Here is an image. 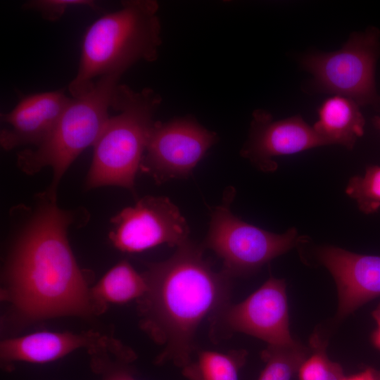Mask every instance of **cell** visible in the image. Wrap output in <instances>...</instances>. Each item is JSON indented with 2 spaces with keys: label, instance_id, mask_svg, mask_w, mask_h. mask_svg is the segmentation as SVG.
Here are the masks:
<instances>
[{
  "label": "cell",
  "instance_id": "obj_1",
  "mask_svg": "<svg viewBox=\"0 0 380 380\" xmlns=\"http://www.w3.org/2000/svg\"><path fill=\"white\" fill-rule=\"evenodd\" d=\"M19 208L24 218L4 266V298L26 320L91 315L86 275L68 239L80 212L60 208L45 191L33 206Z\"/></svg>",
  "mask_w": 380,
  "mask_h": 380
},
{
  "label": "cell",
  "instance_id": "obj_2",
  "mask_svg": "<svg viewBox=\"0 0 380 380\" xmlns=\"http://www.w3.org/2000/svg\"><path fill=\"white\" fill-rule=\"evenodd\" d=\"M204 250L188 239L167 260L148 263L143 273L148 287L137 300L139 323L163 347L156 364L186 365L201 323L229 303L232 277L213 270Z\"/></svg>",
  "mask_w": 380,
  "mask_h": 380
},
{
  "label": "cell",
  "instance_id": "obj_3",
  "mask_svg": "<svg viewBox=\"0 0 380 380\" xmlns=\"http://www.w3.org/2000/svg\"><path fill=\"white\" fill-rule=\"evenodd\" d=\"M158 9L155 1H124L120 10L103 15L87 28L78 71L68 86L73 98L89 91L96 76L122 74L140 60L157 58L161 44Z\"/></svg>",
  "mask_w": 380,
  "mask_h": 380
},
{
  "label": "cell",
  "instance_id": "obj_4",
  "mask_svg": "<svg viewBox=\"0 0 380 380\" xmlns=\"http://www.w3.org/2000/svg\"><path fill=\"white\" fill-rule=\"evenodd\" d=\"M161 101L150 89L135 91L118 85L110 116L94 146L87 189L116 186L135 194V179L155 123L153 114Z\"/></svg>",
  "mask_w": 380,
  "mask_h": 380
},
{
  "label": "cell",
  "instance_id": "obj_5",
  "mask_svg": "<svg viewBox=\"0 0 380 380\" xmlns=\"http://www.w3.org/2000/svg\"><path fill=\"white\" fill-rule=\"evenodd\" d=\"M122 75H103L89 91L72 97L49 137L35 148L18 153V167L27 175L46 167L52 169V180L45 191L51 198L57 200L58 185L70 165L100 136Z\"/></svg>",
  "mask_w": 380,
  "mask_h": 380
},
{
  "label": "cell",
  "instance_id": "obj_6",
  "mask_svg": "<svg viewBox=\"0 0 380 380\" xmlns=\"http://www.w3.org/2000/svg\"><path fill=\"white\" fill-rule=\"evenodd\" d=\"M234 196V189L227 190L222 203L213 209L202 243L222 259V270L230 277L250 274L305 241L295 228L274 234L241 220L229 209Z\"/></svg>",
  "mask_w": 380,
  "mask_h": 380
},
{
  "label": "cell",
  "instance_id": "obj_7",
  "mask_svg": "<svg viewBox=\"0 0 380 380\" xmlns=\"http://www.w3.org/2000/svg\"><path fill=\"white\" fill-rule=\"evenodd\" d=\"M380 54V31L374 27L353 32L343 47L305 56L303 68L314 76L320 91L341 95L360 106L380 105L375 69Z\"/></svg>",
  "mask_w": 380,
  "mask_h": 380
},
{
  "label": "cell",
  "instance_id": "obj_8",
  "mask_svg": "<svg viewBox=\"0 0 380 380\" xmlns=\"http://www.w3.org/2000/svg\"><path fill=\"white\" fill-rule=\"evenodd\" d=\"M210 320V336L215 341L239 332L260 338L270 346L297 343L289 331L285 281L272 276L244 300L227 304Z\"/></svg>",
  "mask_w": 380,
  "mask_h": 380
},
{
  "label": "cell",
  "instance_id": "obj_9",
  "mask_svg": "<svg viewBox=\"0 0 380 380\" xmlns=\"http://www.w3.org/2000/svg\"><path fill=\"white\" fill-rule=\"evenodd\" d=\"M217 141L215 132L189 118L155 122L139 170L159 184L186 178Z\"/></svg>",
  "mask_w": 380,
  "mask_h": 380
},
{
  "label": "cell",
  "instance_id": "obj_10",
  "mask_svg": "<svg viewBox=\"0 0 380 380\" xmlns=\"http://www.w3.org/2000/svg\"><path fill=\"white\" fill-rule=\"evenodd\" d=\"M110 221L109 239L122 252L139 253L161 244L177 247L189 239L185 218L165 196H144Z\"/></svg>",
  "mask_w": 380,
  "mask_h": 380
},
{
  "label": "cell",
  "instance_id": "obj_11",
  "mask_svg": "<svg viewBox=\"0 0 380 380\" xmlns=\"http://www.w3.org/2000/svg\"><path fill=\"white\" fill-rule=\"evenodd\" d=\"M253 117L249 138L241 154L262 171L277 169L274 157L329 145L300 115L273 121L268 112L258 109Z\"/></svg>",
  "mask_w": 380,
  "mask_h": 380
},
{
  "label": "cell",
  "instance_id": "obj_12",
  "mask_svg": "<svg viewBox=\"0 0 380 380\" xmlns=\"http://www.w3.org/2000/svg\"><path fill=\"white\" fill-rule=\"evenodd\" d=\"M317 256L336 281L338 318L380 296V255L357 254L327 246L319 248Z\"/></svg>",
  "mask_w": 380,
  "mask_h": 380
},
{
  "label": "cell",
  "instance_id": "obj_13",
  "mask_svg": "<svg viewBox=\"0 0 380 380\" xmlns=\"http://www.w3.org/2000/svg\"><path fill=\"white\" fill-rule=\"evenodd\" d=\"M71 99L63 89L32 94L22 98L8 113L1 114L6 125L0 144L6 151L42 144L51 134Z\"/></svg>",
  "mask_w": 380,
  "mask_h": 380
},
{
  "label": "cell",
  "instance_id": "obj_14",
  "mask_svg": "<svg viewBox=\"0 0 380 380\" xmlns=\"http://www.w3.org/2000/svg\"><path fill=\"white\" fill-rule=\"evenodd\" d=\"M101 336L94 332L39 331L1 341V360L43 364L57 360L74 350L90 348Z\"/></svg>",
  "mask_w": 380,
  "mask_h": 380
},
{
  "label": "cell",
  "instance_id": "obj_15",
  "mask_svg": "<svg viewBox=\"0 0 380 380\" xmlns=\"http://www.w3.org/2000/svg\"><path fill=\"white\" fill-rule=\"evenodd\" d=\"M317 113L318 120L312 127L329 145L340 144L352 150L365 133V118L351 99L334 95L322 103Z\"/></svg>",
  "mask_w": 380,
  "mask_h": 380
},
{
  "label": "cell",
  "instance_id": "obj_16",
  "mask_svg": "<svg viewBox=\"0 0 380 380\" xmlns=\"http://www.w3.org/2000/svg\"><path fill=\"white\" fill-rule=\"evenodd\" d=\"M147 287L144 274H139L124 260L110 269L90 289V293L95 310H100L107 303L123 304L138 300L145 294Z\"/></svg>",
  "mask_w": 380,
  "mask_h": 380
},
{
  "label": "cell",
  "instance_id": "obj_17",
  "mask_svg": "<svg viewBox=\"0 0 380 380\" xmlns=\"http://www.w3.org/2000/svg\"><path fill=\"white\" fill-rule=\"evenodd\" d=\"M248 353L243 349L226 353L201 350L182 368L187 380H239Z\"/></svg>",
  "mask_w": 380,
  "mask_h": 380
},
{
  "label": "cell",
  "instance_id": "obj_18",
  "mask_svg": "<svg viewBox=\"0 0 380 380\" xmlns=\"http://www.w3.org/2000/svg\"><path fill=\"white\" fill-rule=\"evenodd\" d=\"M89 353L92 370L101 380H138L129 366L133 353L116 342L101 336Z\"/></svg>",
  "mask_w": 380,
  "mask_h": 380
},
{
  "label": "cell",
  "instance_id": "obj_19",
  "mask_svg": "<svg viewBox=\"0 0 380 380\" xmlns=\"http://www.w3.org/2000/svg\"><path fill=\"white\" fill-rule=\"evenodd\" d=\"M309 353L298 342L290 346H267L261 354L265 365L258 380H292Z\"/></svg>",
  "mask_w": 380,
  "mask_h": 380
},
{
  "label": "cell",
  "instance_id": "obj_20",
  "mask_svg": "<svg viewBox=\"0 0 380 380\" xmlns=\"http://www.w3.org/2000/svg\"><path fill=\"white\" fill-rule=\"evenodd\" d=\"M310 343L312 353L300 366L299 380H343L346 376L341 366L327 355L326 342L314 334Z\"/></svg>",
  "mask_w": 380,
  "mask_h": 380
},
{
  "label": "cell",
  "instance_id": "obj_21",
  "mask_svg": "<svg viewBox=\"0 0 380 380\" xmlns=\"http://www.w3.org/2000/svg\"><path fill=\"white\" fill-rule=\"evenodd\" d=\"M345 191L356 201L361 212L365 214L376 212L380 208V165H370L364 175L352 177Z\"/></svg>",
  "mask_w": 380,
  "mask_h": 380
},
{
  "label": "cell",
  "instance_id": "obj_22",
  "mask_svg": "<svg viewBox=\"0 0 380 380\" xmlns=\"http://www.w3.org/2000/svg\"><path fill=\"white\" fill-rule=\"evenodd\" d=\"M88 6L98 8L94 1L90 0H32L23 4V8L39 12L48 21L58 20L65 11L71 7Z\"/></svg>",
  "mask_w": 380,
  "mask_h": 380
},
{
  "label": "cell",
  "instance_id": "obj_23",
  "mask_svg": "<svg viewBox=\"0 0 380 380\" xmlns=\"http://www.w3.org/2000/svg\"><path fill=\"white\" fill-rule=\"evenodd\" d=\"M372 315L377 324V328L372 334L371 339L373 345L380 350V303L372 312Z\"/></svg>",
  "mask_w": 380,
  "mask_h": 380
},
{
  "label": "cell",
  "instance_id": "obj_24",
  "mask_svg": "<svg viewBox=\"0 0 380 380\" xmlns=\"http://www.w3.org/2000/svg\"><path fill=\"white\" fill-rule=\"evenodd\" d=\"M343 380H376L375 370L367 368L363 372L349 377H345Z\"/></svg>",
  "mask_w": 380,
  "mask_h": 380
},
{
  "label": "cell",
  "instance_id": "obj_25",
  "mask_svg": "<svg viewBox=\"0 0 380 380\" xmlns=\"http://www.w3.org/2000/svg\"><path fill=\"white\" fill-rule=\"evenodd\" d=\"M373 124L376 128L380 130V115H376L373 118Z\"/></svg>",
  "mask_w": 380,
  "mask_h": 380
},
{
  "label": "cell",
  "instance_id": "obj_26",
  "mask_svg": "<svg viewBox=\"0 0 380 380\" xmlns=\"http://www.w3.org/2000/svg\"><path fill=\"white\" fill-rule=\"evenodd\" d=\"M375 376L376 378V380H380V372L375 370Z\"/></svg>",
  "mask_w": 380,
  "mask_h": 380
}]
</instances>
